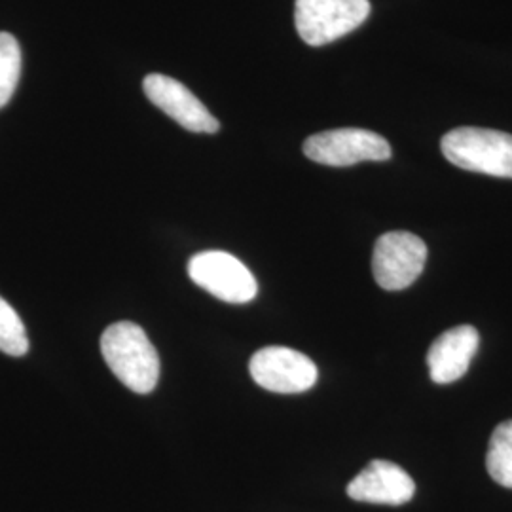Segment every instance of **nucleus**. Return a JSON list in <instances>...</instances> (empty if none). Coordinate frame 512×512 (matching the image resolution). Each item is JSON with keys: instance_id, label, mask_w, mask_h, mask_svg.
Segmentation results:
<instances>
[{"instance_id": "obj_1", "label": "nucleus", "mask_w": 512, "mask_h": 512, "mask_svg": "<svg viewBox=\"0 0 512 512\" xmlns=\"http://www.w3.org/2000/svg\"><path fill=\"white\" fill-rule=\"evenodd\" d=\"M101 351L112 374L133 393L154 391L160 378V357L139 325L131 321L110 325L101 336Z\"/></svg>"}, {"instance_id": "obj_2", "label": "nucleus", "mask_w": 512, "mask_h": 512, "mask_svg": "<svg viewBox=\"0 0 512 512\" xmlns=\"http://www.w3.org/2000/svg\"><path fill=\"white\" fill-rule=\"evenodd\" d=\"M440 148L459 169L512 179V135L497 129L458 128L448 131Z\"/></svg>"}, {"instance_id": "obj_3", "label": "nucleus", "mask_w": 512, "mask_h": 512, "mask_svg": "<svg viewBox=\"0 0 512 512\" xmlns=\"http://www.w3.org/2000/svg\"><path fill=\"white\" fill-rule=\"evenodd\" d=\"M370 16L368 0H296L294 25L310 46H325L353 33Z\"/></svg>"}, {"instance_id": "obj_4", "label": "nucleus", "mask_w": 512, "mask_h": 512, "mask_svg": "<svg viewBox=\"0 0 512 512\" xmlns=\"http://www.w3.org/2000/svg\"><path fill=\"white\" fill-rule=\"evenodd\" d=\"M304 154L315 164L349 167L361 162H385L391 158V147L374 131L342 128L308 137Z\"/></svg>"}, {"instance_id": "obj_5", "label": "nucleus", "mask_w": 512, "mask_h": 512, "mask_svg": "<svg viewBox=\"0 0 512 512\" xmlns=\"http://www.w3.org/2000/svg\"><path fill=\"white\" fill-rule=\"evenodd\" d=\"M190 279L228 304H247L258 293L255 275L236 256L224 251H205L188 262Z\"/></svg>"}, {"instance_id": "obj_6", "label": "nucleus", "mask_w": 512, "mask_h": 512, "mask_svg": "<svg viewBox=\"0 0 512 512\" xmlns=\"http://www.w3.org/2000/svg\"><path fill=\"white\" fill-rule=\"evenodd\" d=\"M427 260V245L410 232H387L374 245L372 274L385 291L408 289L420 277Z\"/></svg>"}, {"instance_id": "obj_7", "label": "nucleus", "mask_w": 512, "mask_h": 512, "mask_svg": "<svg viewBox=\"0 0 512 512\" xmlns=\"http://www.w3.org/2000/svg\"><path fill=\"white\" fill-rule=\"evenodd\" d=\"M249 372L260 387L281 395L304 393L315 385L319 376L308 355L281 346L258 349L251 357Z\"/></svg>"}, {"instance_id": "obj_8", "label": "nucleus", "mask_w": 512, "mask_h": 512, "mask_svg": "<svg viewBox=\"0 0 512 512\" xmlns=\"http://www.w3.org/2000/svg\"><path fill=\"white\" fill-rule=\"evenodd\" d=\"M143 88L152 105L164 110L169 118H173L184 129L194 133L219 131V120L179 80L165 74H148L143 80Z\"/></svg>"}, {"instance_id": "obj_9", "label": "nucleus", "mask_w": 512, "mask_h": 512, "mask_svg": "<svg viewBox=\"0 0 512 512\" xmlns=\"http://www.w3.org/2000/svg\"><path fill=\"white\" fill-rule=\"evenodd\" d=\"M416 494L412 476L397 463L374 459L348 484V495L353 501L372 505L399 507Z\"/></svg>"}, {"instance_id": "obj_10", "label": "nucleus", "mask_w": 512, "mask_h": 512, "mask_svg": "<svg viewBox=\"0 0 512 512\" xmlns=\"http://www.w3.org/2000/svg\"><path fill=\"white\" fill-rule=\"evenodd\" d=\"M480 346L478 330L471 325H459L442 332L427 353L429 376L435 384H454L467 374L471 359Z\"/></svg>"}, {"instance_id": "obj_11", "label": "nucleus", "mask_w": 512, "mask_h": 512, "mask_svg": "<svg viewBox=\"0 0 512 512\" xmlns=\"http://www.w3.org/2000/svg\"><path fill=\"white\" fill-rule=\"evenodd\" d=\"M486 469L499 486L512 490V420L495 427L486 454Z\"/></svg>"}, {"instance_id": "obj_12", "label": "nucleus", "mask_w": 512, "mask_h": 512, "mask_svg": "<svg viewBox=\"0 0 512 512\" xmlns=\"http://www.w3.org/2000/svg\"><path fill=\"white\" fill-rule=\"evenodd\" d=\"M21 48L10 33H0V109L6 107L18 88Z\"/></svg>"}, {"instance_id": "obj_13", "label": "nucleus", "mask_w": 512, "mask_h": 512, "mask_svg": "<svg viewBox=\"0 0 512 512\" xmlns=\"http://www.w3.org/2000/svg\"><path fill=\"white\" fill-rule=\"evenodd\" d=\"M0 351L12 357H23L29 351L27 330L18 315L0 296Z\"/></svg>"}]
</instances>
